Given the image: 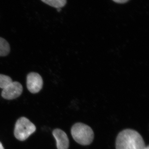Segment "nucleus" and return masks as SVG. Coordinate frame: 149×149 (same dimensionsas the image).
<instances>
[{"instance_id": "nucleus-1", "label": "nucleus", "mask_w": 149, "mask_h": 149, "mask_svg": "<svg viewBox=\"0 0 149 149\" xmlns=\"http://www.w3.org/2000/svg\"><path fill=\"white\" fill-rule=\"evenodd\" d=\"M145 142L137 131L125 129L118 133L116 141V149H145Z\"/></svg>"}, {"instance_id": "nucleus-2", "label": "nucleus", "mask_w": 149, "mask_h": 149, "mask_svg": "<svg viewBox=\"0 0 149 149\" xmlns=\"http://www.w3.org/2000/svg\"><path fill=\"white\" fill-rule=\"evenodd\" d=\"M71 133L74 141L83 146L90 145L94 138V132L92 128L81 123H75L72 126Z\"/></svg>"}, {"instance_id": "nucleus-3", "label": "nucleus", "mask_w": 149, "mask_h": 149, "mask_svg": "<svg viewBox=\"0 0 149 149\" xmlns=\"http://www.w3.org/2000/svg\"><path fill=\"white\" fill-rule=\"evenodd\" d=\"M35 125L27 118L21 117L17 121L14 130V135L17 140L24 141L34 133Z\"/></svg>"}, {"instance_id": "nucleus-4", "label": "nucleus", "mask_w": 149, "mask_h": 149, "mask_svg": "<svg viewBox=\"0 0 149 149\" xmlns=\"http://www.w3.org/2000/svg\"><path fill=\"white\" fill-rule=\"evenodd\" d=\"M43 80L38 73L31 72L27 74V87L28 91L33 94L38 93L43 88Z\"/></svg>"}, {"instance_id": "nucleus-5", "label": "nucleus", "mask_w": 149, "mask_h": 149, "mask_svg": "<svg viewBox=\"0 0 149 149\" xmlns=\"http://www.w3.org/2000/svg\"><path fill=\"white\" fill-rule=\"evenodd\" d=\"M23 91V87L21 83L18 82H13L4 89L1 93L3 98L11 100L16 99L20 96Z\"/></svg>"}, {"instance_id": "nucleus-6", "label": "nucleus", "mask_w": 149, "mask_h": 149, "mask_svg": "<svg viewBox=\"0 0 149 149\" xmlns=\"http://www.w3.org/2000/svg\"><path fill=\"white\" fill-rule=\"evenodd\" d=\"M53 135L56 141L58 149H68L69 141L67 135L61 129H56L53 132Z\"/></svg>"}, {"instance_id": "nucleus-7", "label": "nucleus", "mask_w": 149, "mask_h": 149, "mask_svg": "<svg viewBox=\"0 0 149 149\" xmlns=\"http://www.w3.org/2000/svg\"><path fill=\"white\" fill-rule=\"evenodd\" d=\"M10 46L8 42L0 37V56H5L10 52Z\"/></svg>"}, {"instance_id": "nucleus-8", "label": "nucleus", "mask_w": 149, "mask_h": 149, "mask_svg": "<svg viewBox=\"0 0 149 149\" xmlns=\"http://www.w3.org/2000/svg\"><path fill=\"white\" fill-rule=\"evenodd\" d=\"M43 3L57 9L61 8L66 5L67 0H41Z\"/></svg>"}, {"instance_id": "nucleus-9", "label": "nucleus", "mask_w": 149, "mask_h": 149, "mask_svg": "<svg viewBox=\"0 0 149 149\" xmlns=\"http://www.w3.org/2000/svg\"><path fill=\"white\" fill-rule=\"evenodd\" d=\"M13 82L12 79L9 76L5 74H0V88L4 89Z\"/></svg>"}, {"instance_id": "nucleus-10", "label": "nucleus", "mask_w": 149, "mask_h": 149, "mask_svg": "<svg viewBox=\"0 0 149 149\" xmlns=\"http://www.w3.org/2000/svg\"><path fill=\"white\" fill-rule=\"evenodd\" d=\"M112 1L117 3L123 4L128 2L130 0H112Z\"/></svg>"}, {"instance_id": "nucleus-11", "label": "nucleus", "mask_w": 149, "mask_h": 149, "mask_svg": "<svg viewBox=\"0 0 149 149\" xmlns=\"http://www.w3.org/2000/svg\"><path fill=\"white\" fill-rule=\"evenodd\" d=\"M0 149H4L3 147L2 144L0 142Z\"/></svg>"}, {"instance_id": "nucleus-12", "label": "nucleus", "mask_w": 149, "mask_h": 149, "mask_svg": "<svg viewBox=\"0 0 149 149\" xmlns=\"http://www.w3.org/2000/svg\"><path fill=\"white\" fill-rule=\"evenodd\" d=\"M61 8H58L57 9V11L58 12H60L61 11Z\"/></svg>"}, {"instance_id": "nucleus-13", "label": "nucleus", "mask_w": 149, "mask_h": 149, "mask_svg": "<svg viewBox=\"0 0 149 149\" xmlns=\"http://www.w3.org/2000/svg\"><path fill=\"white\" fill-rule=\"evenodd\" d=\"M145 149H149V146H147V147H146V148H145Z\"/></svg>"}]
</instances>
